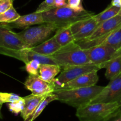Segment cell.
Instances as JSON below:
<instances>
[{"label": "cell", "instance_id": "1", "mask_svg": "<svg viewBox=\"0 0 121 121\" xmlns=\"http://www.w3.org/2000/svg\"><path fill=\"white\" fill-rule=\"evenodd\" d=\"M104 87L95 85L75 89H58L53 93L57 100L76 109L88 105L104 89Z\"/></svg>", "mask_w": 121, "mask_h": 121}, {"label": "cell", "instance_id": "2", "mask_svg": "<svg viewBox=\"0 0 121 121\" xmlns=\"http://www.w3.org/2000/svg\"><path fill=\"white\" fill-rule=\"evenodd\" d=\"M42 14L45 22L54 24L59 27L70 26L78 21L93 17L95 15L94 12L86 9L78 11L67 6L54 8L43 12Z\"/></svg>", "mask_w": 121, "mask_h": 121}, {"label": "cell", "instance_id": "3", "mask_svg": "<svg viewBox=\"0 0 121 121\" xmlns=\"http://www.w3.org/2000/svg\"><path fill=\"white\" fill-rule=\"evenodd\" d=\"M121 104L95 103L77 109L76 116L80 121H108L114 115Z\"/></svg>", "mask_w": 121, "mask_h": 121}, {"label": "cell", "instance_id": "4", "mask_svg": "<svg viewBox=\"0 0 121 121\" xmlns=\"http://www.w3.org/2000/svg\"><path fill=\"white\" fill-rule=\"evenodd\" d=\"M50 57L61 69L91 63L85 50L76 42L62 47Z\"/></svg>", "mask_w": 121, "mask_h": 121}, {"label": "cell", "instance_id": "5", "mask_svg": "<svg viewBox=\"0 0 121 121\" xmlns=\"http://www.w3.org/2000/svg\"><path fill=\"white\" fill-rule=\"evenodd\" d=\"M120 26H121V15L118 14L114 17L100 24L89 37L76 43L83 50L100 45L111 33Z\"/></svg>", "mask_w": 121, "mask_h": 121}, {"label": "cell", "instance_id": "6", "mask_svg": "<svg viewBox=\"0 0 121 121\" xmlns=\"http://www.w3.org/2000/svg\"><path fill=\"white\" fill-rule=\"evenodd\" d=\"M58 28L59 27L54 24L45 22L40 26L28 27L18 33V34L26 43L28 48H31L50 38Z\"/></svg>", "mask_w": 121, "mask_h": 121}, {"label": "cell", "instance_id": "7", "mask_svg": "<svg viewBox=\"0 0 121 121\" xmlns=\"http://www.w3.org/2000/svg\"><path fill=\"white\" fill-rule=\"evenodd\" d=\"M0 54L15 58L23 61L25 64L33 60H37L41 63V65H57L52 57L39 54L33 51L31 48H27L22 50H11L0 47Z\"/></svg>", "mask_w": 121, "mask_h": 121}, {"label": "cell", "instance_id": "8", "mask_svg": "<svg viewBox=\"0 0 121 121\" xmlns=\"http://www.w3.org/2000/svg\"><path fill=\"white\" fill-rule=\"evenodd\" d=\"M63 70L59 76L54 79L56 84V89L62 87L69 82L78 78L85 73H89L93 70H98L101 69L99 66L90 63L84 65L70 66L63 69Z\"/></svg>", "mask_w": 121, "mask_h": 121}, {"label": "cell", "instance_id": "9", "mask_svg": "<svg viewBox=\"0 0 121 121\" xmlns=\"http://www.w3.org/2000/svg\"><path fill=\"white\" fill-rule=\"evenodd\" d=\"M91 63L104 68L106 62L115 56L119 51L106 44H100L84 50ZM121 51V50H120Z\"/></svg>", "mask_w": 121, "mask_h": 121}, {"label": "cell", "instance_id": "10", "mask_svg": "<svg viewBox=\"0 0 121 121\" xmlns=\"http://www.w3.org/2000/svg\"><path fill=\"white\" fill-rule=\"evenodd\" d=\"M113 102H119L121 105V73L110 80L108 85L90 104Z\"/></svg>", "mask_w": 121, "mask_h": 121}, {"label": "cell", "instance_id": "11", "mask_svg": "<svg viewBox=\"0 0 121 121\" xmlns=\"http://www.w3.org/2000/svg\"><path fill=\"white\" fill-rule=\"evenodd\" d=\"M24 87L34 95L45 97L53 94L56 90V84L54 82L44 81L39 75H29L25 81Z\"/></svg>", "mask_w": 121, "mask_h": 121}, {"label": "cell", "instance_id": "12", "mask_svg": "<svg viewBox=\"0 0 121 121\" xmlns=\"http://www.w3.org/2000/svg\"><path fill=\"white\" fill-rule=\"evenodd\" d=\"M0 47L11 50H22L28 48L24 40L11 29L0 24Z\"/></svg>", "mask_w": 121, "mask_h": 121}, {"label": "cell", "instance_id": "13", "mask_svg": "<svg viewBox=\"0 0 121 121\" xmlns=\"http://www.w3.org/2000/svg\"><path fill=\"white\" fill-rule=\"evenodd\" d=\"M93 17L86 20L78 21L71 25L70 28L75 42L89 37L98 28L99 24Z\"/></svg>", "mask_w": 121, "mask_h": 121}, {"label": "cell", "instance_id": "14", "mask_svg": "<svg viewBox=\"0 0 121 121\" xmlns=\"http://www.w3.org/2000/svg\"><path fill=\"white\" fill-rule=\"evenodd\" d=\"M44 23H45V22L42 13H37L35 11L30 14L20 16L17 20L10 23H0V24L9 29L15 28L24 30L30 27L31 26Z\"/></svg>", "mask_w": 121, "mask_h": 121}, {"label": "cell", "instance_id": "15", "mask_svg": "<svg viewBox=\"0 0 121 121\" xmlns=\"http://www.w3.org/2000/svg\"><path fill=\"white\" fill-rule=\"evenodd\" d=\"M98 72V70H93L82 74L58 89H75L95 86L99 80Z\"/></svg>", "mask_w": 121, "mask_h": 121}, {"label": "cell", "instance_id": "16", "mask_svg": "<svg viewBox=\"0 0 121 121\" xmlns=\"http://www.w3.org/2000/svg\"><path fill=\"white\" fill-rule=\"evenodd\" d=\"M61 48V47L58 43L54 36L49 38L40 44L31 47V48L36 53L47 56H51Z\"/></svg>", "mask_w": 121, "mask_h": 121}, {"label": "cell", "instance_id": "17", "mask_svg": "<svg viewBox=\"0 0 121 121\" xmlns=\"http://www.w3.org/2000/svg\"><path fill=\"white\" fill-rule=\"evenodd\" d=\"M106 69L105 76L109 80H112L121 73V50L111 60L104 65Z\"/></svg>", "mask_w": 121, "mask_h": 121}, {"label": "cell", "instance_id": "18", "mask_svg": "<svg viewBox=\"0 0 121 121\" xmlns=\"http://www.w3.org/2000/svg\"><path fill=\"white\" fill-rule=\"evenodd\" d=\"M45 97L35 96L33 94L23 97L25 100L24 106L20 113L24 121L27 119L34 112Z\"/></svg>", "mask_w": 121, "mask_h": 121}, {"label": "cell", "instance_id": "19", "mask_svg": "<svg viewBox=\"0 0 121 121\" xmlns=\"http://www.w3.org/2000/svg\"><path fill=\"white\" fill-rule=\"evenodd\" d=\"M61 66L58 65L42 64L39 69V76L47 82H53L55 77L61 72Z\"/></svg>", "mask_w": 121, "mask_h": 121}, {"label": "cell", "instance_id": "20", "mask_svg": "<svg viewBox=\"0 0 121 121\" xmlns=\"http://www.w3.org/2000/svg\"><path fill=\"white\" fill-rule=\"evenodd\" d=\"M53 36L61 47L73 42H75L71 30L70 26L58 28Z\"/></svg>", "mask_w": 121, "mask_h": 121}, {"label": "cell", "instance_id": "21", "mask_svg": "<svg viewBox=\"0 0 121 121\" xmlns=\"http://www.w3.org/2000/svg\"><path fill=\"white\" fill-rule=\"evenodd\" d=\"M121 8L113 6L112 5H109L106 9L101 13L94 15V18L99 24L114 17L118 15Z\"/></svg>", "mask_w": 121, "mask_h": 121}, {"label": "cell", "instance_id": "22", "mask_svg": "<svg viewBox=\"0 0 121 121\" xmlns=\"http://www.w3.org/2000/svg\"><path fill=\"white\" fill-rule=\"evenodd\" d=\"M102 44L108 45L117 51L121 50V26L111 33Z\"/></svg>", "mask_w": 121, "mask_h": 121}, {"label": "cell", "instance_id": "23", "mask_svg": "<svg viewBox=\"0 0 121 121\" xmlns=\"http://www.w3.org/2000/svg\"><path fill=\"white\" fill-rule=\"evenodd\" d=\"M56 100H57V96L55 94H54V93L49 95L46 96L43 99V100L41 102L40 105L38 106V107L34 111V112L27 119H26V120H24V121H34L42 113L44 109L46 108V106L50 103Z\"/></svg>", "mask_w": 121, "mask_h": 121}, {"label": "cell", "instance_id": "24", "mask_svg": "<svg viewBox=\"0 0 121 121\" xmlns=\"http://www.w3.org/2000/svg\"><path fill=\"white\" fill-rule=\"evenodd\" d=\"M21 15L13 6L5 13L0 14V23H10L17 20Z\"/></svg>", "mask_w": 121, "mask_h": 121}, {"label": "cell", "instance_id": "25", "mask_svg": "<svg viewBox=\"0 0 121 121\" xmlns=\"http://www.w3.org/2000/svg\"><path fill=\"white\" fill-rule=\"evenodd\" d=\"M25 65V70L30 75H39V69L41 63L38 60H33Z\"/></svg>", "mask_w": 121, "mask_h": 121}, {"label": "cell", "instance_id": "26", "mask_svg": "<svg viewBox=\"0 0 121 121\" xmlns=\"http://www.w3.org/2000/svg\"><path fill=\"white\" fill-rule=\"evenodd\" d=\"M25 100L24 98H21L20 100L14 102L8 103V107L9 111L15 115H18L19 113H21L24 106Z\"/></svg>", "mask_w": 121, "mask_h": 121}, {"label": "cell", "instance_id": "27", "mask_svg": "<svg viewBox=\"0 0 121 121\" xmlns=\"http://www.w3.org/2000/svg\"><path fill=\"white\" fill-rule=\"evenodd\" d=\"M21 98L18 95L13 93L0 92V104L2 105L6 103H11L17 101Z\"/></svg>", "mask_w": 121, "mask_h": 121}, {"label": "cell", "instance_id": "28", "mask_svg": "<svg viewBox=\"0 0 121 121\" xmlns=\"http://www.w3.org/2000/svg\"><path fill=\"white\" fill-rule=\"evenodd\" d=\"M55 1L56 0H45L40 4L35 11L37 13H43L53 9L55 8L54 7Z\"/></svg>", "mask_w": 121, "mask_h": 121}, {"label": "cell", "instance_id": "29", "mask_svg": "<svg viewBox=\"0 0 121 121\" xmlns=\"http://www.w3.org/2000/svg\"><path fill=\"white\" fill-rule=\"evenodd\" d=\"M67 7L78 11L85 10L82 5V0H67Z\"/></svg>", "mask_w": 121, "mask_h": 121}, {"label": "cell", "instance_id": "30", "mask_svg": "<svg viewBox=\"0 0 121 121\" xmlns=\"http://www.w3.org/2000/svg\"><path fill=\"white\" fill-rule=\"evenodd\" d=\"M14 0H0V14L5 13L12 6Z\"/></svg>", "mask_w": 121, "mask_h": 121}, {"label": "cell", "instance_id": "31", "mask_svg": "<svg viewBox=\"0 0 121 121\" xmlns=\"http://www.w3.org/2000/svg\"><path fill=\"white\" fill-rule=\"evenodd\" d=\"M67 0H56L54 2V7L55 8H60L67 6Z\"/></svg>", "mask_w": 121, "mask_h": 121}, {"label": "cell", "instance_id": "32", "mask_svg": "<svg viewBox=\"0 0 121 121\" xmlns=\"http://www.w3.org/2000/svg\"><path fill=\"white\" fill-rule=\"evenodd\" d=\"M111 4L113 6L121 8V0H112Z\"/></svg>", "mask_w": 121, "mask_h": 121}, {"label": "cell", "instance_id": "33", "mask_svg": "<svg viewBox=\"0 0 121 121\" xmlns=\"http://www.w3.org/2000/svg\"><path fill=\"white\" fill-rule=\"evenodd\" d=\"M121 114V105H120V106L119 107V108L118 109V110L117 111V112H115L114 115V118H116L118 116H119V115Z\"/></svg>", "mask_w": 121, "mask_h": 121}, {"label": "cell", "instance_id": "34", "mask_svg": "<svg viewBox=\"0 0 121 121\" xmlns=\"http://www.w3.org/2000/svg\"><path fill=\"white\" fill-rule=\"evenodd\" d=\"M113 121H121V114L119 115L117 117H116V119Z\"/></svg>", "mask_w": 121, "mask_h": 121}, {"label": "cell", "instance_id": "35", "mask_svg": "<svg viewBox=\"0 0 121 121\" xmlns=\"http://www.w3.org/2000/svg\"><path fill=\"white\" fill-rule=\"evenodd\" d=\"M2 105H1V104H0V119H2V113H1V108H2Z\"/></svg>", "mask_w": 121, "mask_h": 121}, {"label": "cell", "instance_id": "36", "mask_svg": "<svg viewBox=\"0 0 121 121\" xmlns=\"http://www.w3.org/2000/svg\"><path fill=\"white\" fill-rule=\"evenodd\" d=\"M119 14V15H121V10H120V11H119V14Z\"/></svg>", "mask_w": 121, "mask_h": 121}]
</instances>
